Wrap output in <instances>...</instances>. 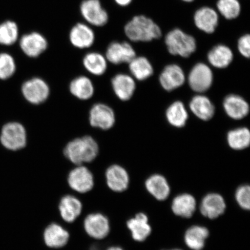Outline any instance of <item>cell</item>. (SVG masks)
I'll return each mask as SVG.
<instances>
[{
    "mask_svg": "<svg viewBox=\"0 0 250 250\" xmlns=\"http://www.w3.org/2000/svg\"><path fill=\"white\" fill-rule=\"evenodd\" d=\"M166 116L172 126L180 128L185 126L188 114L182 102H175L167 109Z\"/></svg>",
    "mask_w": 250,
    "mask_h": 250,
    "instance_id": "cell-31",
    "label": "cell"
},
{
    "mask_svg": "<svg viewBox=\"0 0 250 250\" xmlns=\"http://www.w3.org/2000/svg\"><path fill=\"white\" fill-rule=\"evenodd\" d=\"M165 42L170 54L188 58L196 51V40L180 29L171 30L165 37Z\"/></svg>",
    "mask_w": 250,
    "mask_h": 250,
    "instance_id": "cell-3",
    "label": "cell"
},
{
    "mask_svg": "<svg viewBox=\"0 0 250 250\" xmlns=\"http://www.w3.org/2000/svg\"><path fill=\"white\" fill-rule=\"evenodd\" d=\"M193 21L199 30L207 34H212L218 27L219 15L214 9L203 7L195 12Z\"/></svg>",
    "mask_w": 250,
    "mask_h": 250,
    "instance_id": "cell-19",
    "label": "cell"
},
{
    "mask_svg": "<svg viewBox=\"0 0 250 250\" xmlns=\"http://www.w3.org/2000/svg\"><path fill=\"white\" fill-rule=\"evenodd\" d=\"M234 202L244 211H249L250 209V186L249 183L240 184L233 193Z\"/></svg>",
    "mask_w": 250,
    "mask_h": 250,
    "instance_id": "cell-35",
    "label": "cell"
},
{
    "mask_svg": "<svg viewBox=\"0 0 250 250\" xmlns=\"http://www.w3.org/2000/svg\"><path fill=\"white\" fill-rule=\"evenodd\" d=\"M182 1L186 2H192L193 1H194L195 0H182Z\"/></svg>",
    "mask_w": 250,
    "mask_h": 250,
    "instance_id": "cell-41",
    "label": "cell"
},
{
    "mask_svg": "<svg viewBox=\"0 0 250 250\" xmlns=\"http://www.w3.org/2000/svg\"><path fill=\"white\" fill-rule=\"evenodd\" d=\"M105 250H125L123 248H122L121 247L118 246H111L108 247Z\"/></svg>",
    "mask_w": 250,
    "mask_h": 250,
    "instance_id": "cell-39",
    "label": "cell"
},
{
    "mask_svg": "<svg viewBox=\"0 0 250 250\" xmlns=\"http://www.w3.org/2000/svg\"><path fill=\"white\" fill-rule=\"evenodd\" d=\"M114 1L121 7H126V6L130 5L133 0H114Z\"/></svg>",
    "mask_w": 250,
    "mask_h": 250,
    "instance_id": "cell-38",
    "label": "cell"
},
{
    "mask_svg": "<svg viewBox=\"0 0 250 250\" xmlns=\"http://www.w3.org/2000/svg\"><path fill=\"white\" fill-rule=\"evenodd\" d=\"M227 142L230 148L242 151L248 148L250 144V133L246 127L230 130L227 135Z\"/></svg>",
    "mask_w": 250,
    "mask_h": 250,
    "instance_id": "cell-30",
    "label": "cell"
},
{
    "mask_svg": "<svg viewBox=\"0 0 250 250\" xmlns=\"http://www.w3.org/2000/svg\"><path fill=\"white\" fill-rule=\"evenodd\" d=\"M112 86L119 99L127 101L132 98L136 89V83L132 77L125 74H118L112 79Z\"/></svg>",
    "mask_w": 250,
    "mask_h": 250,
    "instance_id": "cell-25",
    "label": "cell"
},
{
    "mask_svg": "<svg viewBox=\"0 0 250 250\" xmlns=\"http://www.w3.org/2000/svg\"><path fill=\"white\" fill-rule=\"evenodd\" d=\"M208 61L215 67L226 68L232 62L233 54L229 47L223 45H217L208 52Z\"/></svg>",
    "mask_w": 250,
    "mask_h": 250,
    "instance_id": "cell-27",
    "label": "cell"
},
{
    "mask_svg": "<svg viewBox=\"0 0 250 250\" xmlns=\"http://www.w3.org/2000/svg\"><path fill=\"white\" fill-rule=\"evenodd\" d=\"M43 241L49 248L61 249L67 245L69 233L61 225L52 223L43 230Z\"/></svg>",
    "mask_w": 250,
    "mask_h": 250,
    "instance_id": "cell-20",
    "label": "cell"
},
{
    "mask_svg": "<svg viewBox=\"0 0 250 250\" xmlns=\"http://www.w3.org/2000/svg\"><path fill=\"white\" fill-rule=\"evenodd\" d=\"M16 71L14 59L7 53L0 54V79L7 80L11 78Z\"/></svg>",
    "mask_w": 250,
    "mask_h": 250,
    "instance_id": "cell-36",
    "label": "cell"
},
{
    "mask_svg": "<svg viewBox=\"0 0 250 250\" xmlns=\"http://www.w3.org/2000/svg\"><path fill=\"white\" fill-rule=\"evenodd\" d=\"M89 123L94 127L104 130L110 129L115 123L113 109L103 103L93 105L89 112Z\"/></svg>",
    "mask_w": 250,
    "mask_h": 250,
    "instance_id": "cell-15",
    "label": "cell"
},
{
    "mask_svg": "<svg viewBox=\"0 0 250 250\" xmlns=\"http://www.w3.org/2000/svg\"><path fill=\"white\" fill-rule=\"evenodd\" d=\"M80 12L84 20L92 26L102 27L108 23V14L100 0H83Z\"/></svg>",
    "mask_w": 250,
    "mask_h": 250,
    "instance_id": "cell-8",
    "label": "cell"
},
{
    "mask_svg": "<svg viewBox=\"0 0 250 250\" xmlns=\"http://www.w3.org/2000/svg\"><path fill=\"white\" fill-rule=\"evenodd\" d=\"M84 67L95 76H102L107 68V61L104 56L98 52H90L83 59Z\"/></svg>",
    "mask_w": 250,
    "mask_h": 250,
    "instance_id": "cell-29",
    "label": "cell"
},
{
    "mask_svg": "<svg viewBox=\"0 0 250 250\" xmlns=\"http://www.w3.org/2000/svg\"><path fill=\"white\" fill-rule=\"evenodd\" d=\"M136 56L135 51L132 45L127 42H112L106 51L105 58L114 64L128 62Z\"/></svg>",
    "mask_w": 250,
    "mask_h": 250,
    "instance_id": "cell-18",
    "label": "cell"
},
{
    "mask_svg": "<svg viewBox=\"0 0 250 250\" xmlns=\"http://www.w3.org/2000/svg\"><path fill=\"white\" fill-rule=\"evenodd\" d=\"M223 105L228 116L235 120H242L246 117L250 111L248 102L238 95H230L226 97Z\"/></svg>",
    "mask_w": 250,
    "mask_h": 250,
    "instance_id": "cell-24",
    "label": "cell"
},
{
    "mask_svg": "<svg viewBox=\"0 0 250 250\" xmlns=\"http://www.w3.org/2000/svg\"><path fill=\"white\" fill-rule=\"evenodd\" d=\"M185 75L179 65L170 64L166 67L159 77V82L167 91H172L183 85Z\"/></svg>",
    "mask_w": 250,
    "mask_h": 250,
    "instance_id": "cell-23",
    "label": "cell"
},
{
    "mask_svg": "<svg viewBox=\"0 0 250 250\" xmlns=\"http://www.w3.org/2000/svg\"><path fill=\"white\" fill-rule=\"evenodd\" d=\"M20 45L25 55L30 58H37L48 48L45 37L38 32L24 34L21 37Z\"/></svg>",
    "mask_w": 250,
    "mask_h": 250,
    "instance_id": "cell-17",
    "label": "cell"
},
{
    "mask_svg": "<svg viewBox=\"0 0 250 250\" xmlns=\"http://www.w3.org/2000/svg\"><path fill=\"white\" fill-rule=\"evenodd\" d=\"M212 81L213 74L207 65L202 63L196 64L192 68L188 76L189 85L193 91L202 93L210 89Z\"/></svg>",
    "mask_w": 250,
    "mask_h": 250,
    "instance_id": "cell-14",
    "label": "cell"
},
{
    "mask_svg": "<svg viewBox=\"0 0 250 250\" xmlns=\"http://www.w3.org/2000/svg\"><path fill=\"white\" fill-rule=\"evenodd\" d=\"M198 200L191 193H177L171 199V211L175 216L188 220L194 216L198 209Z\"/></svg>",
    "mask_w": 250,
    "mask_h": 250,
    "instance_id": "cell-6",
    "label": "cell"
},
{
    "mask_svg": "<svg viewBox=\"0 0 250 250\" xmlns=\"http://www.w3.org/2000/svg\"><path fill=\"white\" fill-rule=\"evenodd\" d=\"M237 48L244 57L249 58L250 55V36L245 34L240 37L237 42Z\"/></svg>",
    "mask_w": 250,
    "mask_h": 250,
    "instance_id": "cell-37",
    "label": "cell"
},
{
    "mask_svg": "<svg viewBox=\"0 0 250 250\" xmlns=\"http://www.w3.org/2000/svg\"><path fill=\"white\" fill-rule=\"evenodd\" d=\"M199 202L200 214L210 221L217 220L223 215L228 208L226 198L216 192L206 193Z\"/></svg>",
    "mask_w": 250,
    "mask_h": 250,
    "instance_id": "cell-5",
    "label": "cell"
},
{
    "mask_svg": "<svg viewBox=\"0 0 250 250\" xmlns=\"http://www.w3.org/2000/svg\"><path fill=\"white\" fill-rule=\"evenodd\" d=\"M24 98L31 104L38 105L45 102L50 93L49 87L44 80L33 78L24 83L21 86Z\"/></svg>",
    "mask_w": 250,
    "mask_h": 250,
    "instance_id": "cell-11",
    "label": "cell"
},
{
    "mask_svg": "<svg viewBox=\"0 0 250 250\" xmlns=\"http://www.w3.org/2000/svg\"><path fill=\"white\" fill-rule=\"evenodd\" d=\"M58 208L62 220L65 223H71L81 215L83 205L77 196L67 194L61 199Z\"/></svg>",
    "mask_w": 250,
    "mask_h": 250,
    "instance_id": "cell-22",
    "label": "cell"
},
{
    "mask_svg": "<svg viewBox=\"0 0 250 250\" xmlns=\"http://www.w3.org/2000/svg\"><path fill=\"white\" fill-rule=\"evenodd\" d=\"M99 153V145L90 136L74 139L66 144L62 149L65 158L75 166L85 165L97 158Z\"/></svg>",
    "mask_w": 250,
    "mask_h": 250,
    "instance_id": "cell-1",
    "label": "cell"
},
{
    "mask_svg": "<svg viewBox=\"0 0 250 250\" xmlns=\"http://www.w3.org/2000/svg\"><path fill=\"white\" fill-rule=\"evenodd\" d=\"M19 38V27L14 21H7L0 24V44L10 46Z\"/></svg>",
    "mask_w": 250,
    "mask_h": 250,
    "instance_id": "cell-33",
    "label": "cell"
},
{
    "mask_svg": "<svg viewBox=\"0 0 250 250\" xmlns=\"http://www.w3.org/2000/svg\"><path fill=\"white\" fill-rule=\"evenodd\" d=\"M210 233L209 228L204 225H190L184 233V245L189 250H203L205 248Z\"/></svg>",
    "mask_w": 250,
    "mask_h": 250,
    "instance_id": "cell-13",
    "label": "cell"
},
{
    "mask_svg": "<svg viewBox=\"0 0 250 250\" xmlns=\"http://www.w3.org/2000/svg\"><path fill=\"white\" fill-rule=\"evenodd\" d=\"M190 110L197 117L203 121H208L213 117L215 107L207 97L197 95L189 103Z\"/></svg>",
    "mask_w": 250,
    "mask_h": 250,
    "instance_id": "cell-26",
    "label": "cell"
},
{
    "mask_svg": "<svg viewBox=\"0 0 250 250\" xmlns=\"http://www.w3.org/2000/svg\"><path fill=\"white\" fill-rule=\"evenodd\" d=\"M124 30L127 38L133 42H149L162 36L161 27L143 15L134 17L125 25Z\"/></svg>",
    "mask_w": 250,
    "mask_h": 250,
    "instance_id": "cell-2",
    "label": "cell"
},
{
    "mask_svg": "<svg viewBox=\"0 0 250 250\" xmlns=\"http://www.w3.org/2000/svg\"><path fill=\"white\" fill-rule=\"evenodd\" d=\"M83 228L91 238L101 240L108 235L110 226L108 218L101 212H93L84 218Z\"/></svg>",
    "mask_w": 250,
    "mask_h": 250,
    "instance_id": "cell-10",
    "label": "cell"
},
{
    "mask_svg": "<svg viewBox=\"0 0 250 250\" xmlns=\"http://www.w3.org/2000/svg\"><path fill=\"white\" fill-rule=\"evenodd\" d=\"M217 10L227 20H233L241 13V4L239 0H218Z\"/></svg>",
    "mask_w": 250,
    "mask_h": 250,
    "instance_id": "cell-34",
    "label": "cell"
},
{
    "mask_svg": "<svg viewBox=\"0 0 250 250\" xmlns=\"http://www.w3.org/2000/svg\"><path fill=\"white\" fill-rule=\"evenodd\" d=\"M144 185L146 191L156 201L165 202L171 197L170 183L163 174L155 173L149 175Z\"/></svg>",
    "mask_w": 250,
    "mask_h": 250,
    "instance_id": "cell-7",
    "label": "cell"
},
{
    "mask_svg": "<svg viewBox=\"0 0 250 250\" xmlns=\"http://www.w3.org/2000/svg\"><path fill=\"white\" fill-rule=\"evenodd\" d=\"M161 250H185L181 248H171V249H162Z\"/></svg>",
    "mask_w": 250,
    "mask_h": 250,
    "instance_id": "cell-40",
    "label": "cell"
},
{
    "mask_svg": "<svg viewBox=\"0 0 250 250\" xmlns=\"http://www.w3.org/2000/svg\"><path fill=\"white\" fill-rule=\"evenodd\" d=\"M106 183L112 191L121 193L126 190L130 184V177L126 168L118 164H113L105 171Z\"/></svg>",
    "mask_w": 250,
    "mask_h": 250,
    "instance_id": "cell-16",
    "label": "cell"
},
{
    "mask_svg": "<svg viewBox=\"0 0 250 250\" xmlns=\"http://www.w3.org/2000/svg\"><path fill=\"white\" fill-rule=\"evenodd\" d=\"M129 70L133 76L139 81L148 79L154 73L151 62L143 56H136L129 62Z\"/></svg>",
    "mask_w": 250,
    "mask_h": 250,
    "instance_id": "cell-32",
    "label": "cell"
},
{
    "mask_svg": "<svg viewBox=\"0 0 250 250\" xmlns=\"http://www.w3.org/2000/svg\"><path fill=\"white\" fill-rule=\"evenodd\" d=\"M0 141L5 148L18 151L26 147L27 137L26 129L18 123H9L2 128Z\"/></svg>",
    "mask_w": 250,
    "mask_h": 250,
    "instance_id": "cell-4",
    "label": "cell"
},
{
    "mask_svg": "<svg viewBox=\"0 0 250 250\" xmlns=\"http://www.w3.org/2000/svg\"><path fill=\"white\" fill-rule=\"evenodd\" d=\"M69 37L71 44L79 49L90 48L95 40V34L92 28L83 23H78L72 27Z\"/></svg>",
    "mask_w": 250,
    "mask_h": 250,
    "instance_id": "cell-21",
    "label": "cell"
},
{
    "mask_svg": "<svg viewBox=\"0 0 250 250\" xmlns=\"http://www.w3.org/2000/svg\"><path fill=\"white\" fill-rule=\"evenodd\" d=\"M132 239L136 242H145L151 236L152 227L148 215L145 212H137L127 220L126 223Z\"/></svg>",
    "mask_w": 250,
    "mask_h": 250,
    "instance_id": "cell-12",
    "label": "cell"
},
{
    "mask_svg": "<svg viewBox=\"0 0 250 250\" xmlns=\"http://www.w3.org/2000/svg\"><path fill=\"white\" fill-rule=\"evenodd\" d=\"M67 183L74 192L85 193L92 189L93 174L85 165L76 166L68 174Z\"/></svg>",
    "mask_w": 250,
    "mask_h": 250,
    "instance_id": "cell-9",
    "label": "cell"
},
{
    "mask_svg": "<svg viewBox=\"0 0 250 250\" xmlns=\"http://www.w3.org/2000/svg\"><path fill=\"white\" fill-rule=\"evenodd\" d=\"M70 90L72 95L76 98L82 101H86L92 98L95 88L89 78L80 76L71 81Z\"/></svg>",
    "mask_w": 250,
    "mask_h": 250,
    "instance_id": "cell-28",
    "label": "cell"
}]
</instances>
